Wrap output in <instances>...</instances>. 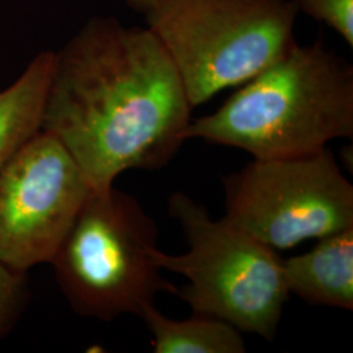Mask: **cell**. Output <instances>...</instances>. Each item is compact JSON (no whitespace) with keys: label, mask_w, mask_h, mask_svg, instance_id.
<instances>
[{"label":"cell","mask_w":353,"mask_h":353,"mask_svg":"<svg viewBox=\"0 0 353 353\" xmlns=\"http://www.w3.org/2000/svg\"><path fill=\"white\" fill-rule=\"evenodd\" d=\"M299 12L296 0H157L144 14L194 109L281 59Z\"/></svg>","instance_id":"obj_4"},{"label":"cell","mask_w":353,"mask_h":353,"mask_svg":"<svg viewBox=\"0 0 353 353\" xmlns=\"http://www.w3.org/2000/svg\"><path fill=\"white\" fill-rule=\"evenodd\" d=\"M159 229L137 198L92 190L51 259L77 314L110 321L140 316L160 292L178 294L156 262Z\"/></svg>","instance_id":"obj_3"},{"label":"cell","mask_w":353,"mask_h":353,"mask_svg":"<svg viewBox=\"0 0 353 353\" xmlns=\"http://www.w3.org/2000/svg\"><path fill=\"white\" fill-rule=\"evenodd\" d=\"M140 318L151 331L154 353H243L246 351L241 331L214 316L194 314L174 321L164 316L152 303Z\"/></svg>","instance_id":"obj_10"},{"label":"cell","mask_w":353,"mask_h":353,"mask_svg":"<svg viewBox=\"0 0 353 353\" xmlns=\"http://www.w3.org/2000/svg\"><path fill=\"white\" fill-rule=\"evenodd\" d=\"M92 186L52 135L39 131L0 169V265L50 263Z\"/></svg>","instance_id":"obj_7"},{"label":"cell","mask_w":353,"mask_h":353,"mask_svg":"<svg viewBox=\"0 0 353 353\" xmlns=\"http://www.w3.org/2000/svg\"><path fill=\"white\" fill-rule=\"evenodd\" d=\"M186 138L249 152L254 159L312 154L353 138V67L318 38L296 43L214 113L191 119Z\"/></svg>","instance_id":"obj_2"},{"label":"cell","mask_w":353,"mask_h":353,"mask_svg":"<svg viewBox=\"0 0 353 353\" xmlns=\"http://www.w3.org/2000/svg\"><path fill=\"white\" fill-rule=\"evenodd\" d=\"M300 12L334 29L353 46V0H296Z\"/></svg>","instance_id":"obj_11"},{"label":"cell","mask_w":353,"mask_h":353,"mask_svg":"<svg viewBox=\"0 0 353 353\" xmlns=\"http://www.w3.org/2000/svg\"><path fill=\"white\" fill-rule=\"evenodd\" d=\"M169 214L179 223L189 250L170 255L157 249L156 262L189 280L178 296L194 314L214 316L265 341H274L290 299L283 259L227 217L211 219L183 192L169 198Z\"/></svg>","instance_id":"obj_5"},{"label":"cell","mask_w":353,"mask_h":353,"mask_svg":"<svg viewBox=\"0 0 353 353\" xmlns=\"http://www.w3.org/2000/svg\"><path fill=\"white\" fill-rule=\"evenodd\" d=\"M192 106L151 29L93 17L55 52L42 131L72 156L93 190L127 170L169 164Z\"/></svg>","instance_id":"obj_1"},{"label":"cell","mask_w":353,"mask_h":353,"mask_svg":"<svg viewBox=\"0 0 353 353\" xmlns=\"http://www.w3.org/2000/svg\"><path fill=\"white\" fill-rule=\"evenodd\" d=\"M54 51H42L10 87L0 90V169L42 128Z\"/></svg>","instance_id":"obj_9"},{"label":"cell","mask_w":353,"mask_h":353,"mask_svg":"<svg viewBox=\"0 0 353 353\" xmlns=\"http://www.w3.org/2000/svg\"><path fill=\"white\" fill-rule=\"evenodd\" d=\"M290 294L306 303L353 309V227L332 233L310 252L283 259Z\"/></svg>","instance_id":"obj_8"},{"label":"cell","mask_w":353,"mask_h":353,"mask_svg":"<svg viewBox=\"0 0 353 353\" xmlns=\"http://www.w3.org/2000/svg\"><path fill=\"white\" fill-rule=\"evenodd\" d=\"M26 296L24 272L0 265V339L20 316Z\"/></svg>","instance_id":"obj_12"},{"label":"cell","mask_w":353,"mask_h":353,"mask_svg":"<svg viewBox=\"0 0 353 353\" xmlns=\"http://www.w3.org/2000/svg\"><path fill=\"white\" fill-rule=\"evenodd\" d=\"M223 186L228 220L275 250L353 227V186L328 148L254 159Z\"/></svg>","instance_id":"obj_6"},{"label":"cell","mask_w":353,"mask_h":353,"mask_svg":"<svg viewBox=\"0 0 353 353\" xmlns=\"http://www.w3.org/2000/svg\"><path fill=\"white\" fill-rule=\"evenodd\" d=\"M128 7L140 13L148 12V10L157 0H123Z\"/></svg>","instance_id":"obj_13"}]
</instances>
